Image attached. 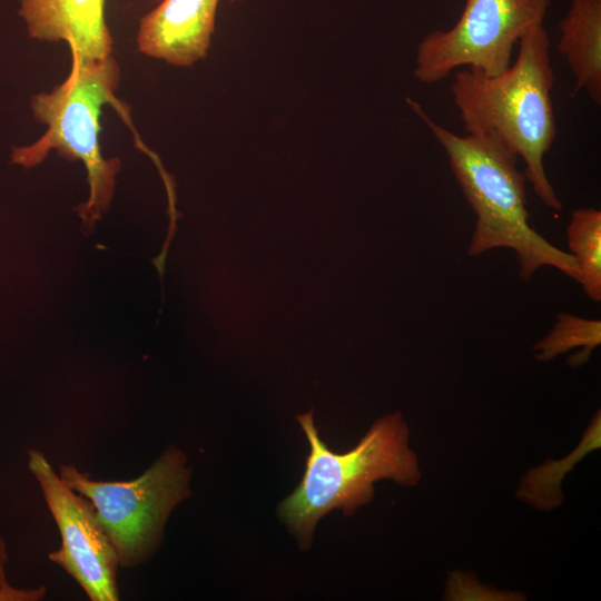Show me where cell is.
I'll list each match as a JSON object with an SVG mask.
<instances>
[{"mask_svg": "<svg viewBox=\"0 0 601 601\" xmlns=\"http://www.w3.org/2000/svg\"><path fill=\"white\" fill-rule=\"evenodd\" d=\"M119 82L120 67L112 55L87 59L71 52L68 77L30 100L35 119L47 130L31 145L11 151L12 162L27 169L41 164L51 150L83 164L89 197L77 208L83 230L91 229L109 209L120 170V160L106 159L99 144L102 107L116 100Z\"/></svg>", "mask_w": 601, "mask_h": 601, "instance_id": "cell-4", "label": "cell"}, {"mask_svg": "<svg viewBox=\"0 0 601 601\" xmlns=\"http://www.w3.org/2000/svg\"><path fill=\"white\" fill-rule=\"evenodd\" d=\"M566 238L578 267V284L590 299L600 302L601 211L595 208L574 209L566 227Z\"/></svg>", "mask_w": 601, "mask_h": 601, "instance_id": "cell-11", "label": "cell"}, {"mask_svg": "<svg viewBox=\"0 0 601 601\" xmlns=\"http://www.w3.org/2000/svg\"><path fill=\"white\" fill-rule=\"evenodd\" d=\"M219 1L162 0L140 19L138 50L176 67H190L204 59Z\"/></svg>", "mask_w": 601, "mask_h": 601, "instance_id": "cell-8", "label": "cell"}, {"mask_svg": "<svg viewBox=\"0 0 601 601\" xmlns=\"http://www.w3.org/2000/svg\"><path fill=\"white\" fill-rule=\"evenodd\" d=\"M516 60L501 73L457 70L451 92L467 134H490L525 164V179L540 200L553 210L562 203L550 183L543 159L555 135L551 91L554 72L550 41L542 24L519 40Z\"/></svg>", "mask_w": 601, "mask_h": 601, "instance_id": "cell-1", "label": "cell"}, {"mask_svg": "<svg viewBox=\"0 0 601 601\" xmlns=\"http://www.w3.org/2000/svg\"><path fill=\"white\" fill-rule=\"evenodd\" d=\"M408 102L446 152L452 173L476 216L469 255L509 248L523 280L548 266L578 283L572 255L552 245L530 225L526 179L518 168V155L490 134L459 136L435 122L418 102Z\"/></svg>", "mask_w": 601, "mask_h": 601, "instance_id": "cell-2", "label": "cell"}, {"mask_svg": "<svg viewBox=\"0 0 601 601\" xmlns=\"http://www.w3.org/2000/svg\"><path fill=\"white\" fill-rule=\"evenodd\" d=\"M550 4L551 0H464L452 28L433 30L420 41L415 78L432 85L457 68L501 73L511 65L520 38L543 23Z\"/></svg>", "mask_w": 601, "mask_h": 601, "instance_id": "cell-6", "label": "cell"}, {"mask_svg": "<svg viewBox=\"0 0 601 601\" xmlns=\"http://www.w3.org/2000/svg\"><path fill=\"white\" fill-rule=\"evenodd\" d=\"M296 418L311 451L299 485L280 502L278 514L302 549L311 546L314 529L326 513L339 509L349 516L372 501L375 482L387 479L405 486L418 484V456L410 447V430L400 412L375 421L346 453L332 452L321 440L313 411Z\"/></svg>", "mask_w": 601, "mask_h": 601, "instance_id": "cell-3", "label": "cell"}, {"mask_svg": "<svg viewBox=\"0 0 601 601\" xmlns=\"http://www.w3.org/2000/svg\"><path fill=\"white\" fill-rule=\"evenodd\" d=\"M558 50L574 76V91L601 104V0H571L559 24Z\"/></svg>", "mask_w": 601, "mask_h": 601, "instance_id": "cell-10", "label": "cell"}, {"mask_svg": "<svg viewBox=\"0 0 601 601\" xmlns=\"http://www.w3.org/2000/svg\"><path fill=\"white\" fill-rule=\"evenodd\" d=\"M19 14L32 39L65 41L71 52L87 59L112 55L105 0H21Z\"/></svg>", "mask_w": 601, "mask_h": 601, "instance_id": "cell-9", "label": "cell"}, {"mask_svg": "<svg viewBox=\"0 0 601 601\" xmlns=\"http://www.w3.org/2000/svg\"><path fill=\"white\" fill-rule=\"evenodd\" d=\"M190 475L185 454L174 446L129 481L93 480L69 464L59 472L67 486L92 503L122 568L137 566L156 552L170 512L190 495Z\"/></svg>", "mask_w": 601, "mask_h": 601, "instance_id": "cell-5", "label": "cell"}, {"mask_svg": "<svg viewBox=\"0 0 601 601\" xmlns=\"http://www.w3.org/2000/svg\"><path fill=\"white\" fill-rule=\"evenodd\" d=\"M7 543L0 533V601H39L46 595L45 587L18 588L12 585L6 575L8 562Z\"/></svg>", "mask_w": 601, "mask_h": 601, "instance_id": "cell-13", "label": "cell"}, {"mask_svg": "<svg viewBox=\"0 0 601 601\" xmlns=\"http://www.w3.org/2000/svg\"><path fill=\"white\" fill-rule=\"evenodd\" d=\"M601 344V321L560 313L550 332L533 345L535 358L549 362L556 356L578 349L569 359L574 367L589 361L591 353Z\"/></svg>", "mask_w": 601, "mask_h": 601, "instance_id": "cell-12", "label": "cell"}, {"mask_svg": "<svg viewBox=\"0 0 601 601\" xmlns=\"http://www.w3.org/2000/svg\"><path fill=\"white\" fill-rule=\"evenodd\" d=\"M28 467L61 535V546L49 560L70 574L89 600L117 601L118 558L92 503L62 482L42 452L28 451Z\"/></svg>", "mask_w": 601, "mask_h": 601, "instance_id": "cell-7", "label": "cell"}]
</instances>
